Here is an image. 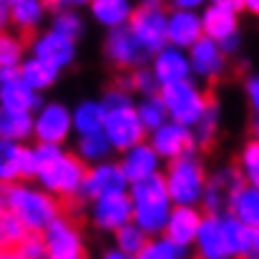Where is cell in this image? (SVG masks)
I'll use <instances>...</instances> for the list:
<instances>
[{"label": "cell", "mask_w": 259, "mask_h": 259, "mask_svg": "<svg viewBox=\"0 0 259 259\" xmlns=\"http://www.w3.org/2000/svg\"><path fill=\"white\" fill-rule=\"evenodd\" d=\"M18 78V71L15 68H0V88L8 86L10 81H15Z\"/></svg>", "instance_id": "c3c4849f"}, {"label": "cell", "mask_w": 259, "mask_h": 259, "mask_svg": "<svg viewBox=\"0 0 259 259\" xmlns=\"http://www.w3.org/2000/svg\"><path fill=\"white\" fill-rule=\"evenodd\" d=\"M101 259H131L128 254H123L121 249H116V247H108V249H103V254Z\"/></svg>", "instance_id": "681fc988"}, {"label": "cell", "mask_w": 259, "mask_h": 259, "mask_svg": "<svg viewBox=\"0 0 259 259\" xmlns=\"http://www.w3.org/2000/svg\"><path fill=\"white\" fill-rule=\"evenodd\" d=\"M18 254L23 259H51L48 249H46V242L40 234H28L23 239V244L18 247Z\"/></svg>", "instance_id": "7bdbcfd3"}, {"label": "cell", "mask_w": 259, "mask_h": 259, "mask_svg": "<svg viewBox=\"0 0 259 259\" xmlns=\"http://www.w3.org/2000/svg\"><path fill=\"white\" fill-rule=\"evenodd\" d=\"M71 121H73V134L81 136H93L103 134V121H106V108L101 98H83L71 108Z\"/></svg>", "instance_id": "4316f807"}, {"label": "cell", "mask_w": 259, "mask_h": 259, "mask_svg": "<svg viewBox=\"0 0 259 259\" xmlns=\"http://www.w3.org/2000/svg\"><path fill=\"white\" fill-rule=\"evenodd\" d=\"M5 209L23 224L28 234H43L63 214L61 201L51 196L46 189H40L35 181L10 184V196Z\"/></svg>", "instance_id": "7a4b0ae2"}, {"label": "cell", "mask_w": 259, "mask_h": 259, "mask_svg": "<svg viewBox=\"0 0 259 259\" xmlns=\"http://www.w3.org/2000/svg\"><path fill=\"white\" fill-rule=\"evenodd\" d=\"M242 5H244V10H247V13L259 15V0H242Z\"/></svg>", "instance_id": "816d5d0a"}, {"label": "cell", "mask_w": 259, "mask_h": 259, "mask_svg": "<svg viewBox=\"0 0 259 259\" xmlns=\"http://www.w3.org/2000/svg\"><path fill=\"white\" fill-rule=\"evenodd\" d=\"M118 166H121V171L128 181V189L134 184L149 181V179H154V176H159L164 171V161L159 159V154L151 149L149 141H141L134 149L123 151L121 159H118Z\"/></svg>", "instance_id": "ac0fdd59"}, {"label": "cell", "mask_w": 259, "mask_h": 259, "mask_svg": "<svg viewBox=\"0 0 259 259\" xmlns=\"http://www.w3.org/2000/svg\"><path fill=\"white\" fill-rule=\"evenodd\" d=\"M134 3L131 0H91L88 3V13L91 18L106 28V30H118V28H128V20L134 15Z\"/></svg>", "instance_id": "484cf974"}, {"label": "cell", "mask_w": 259, "mask_h": 259, "mask_svg": "<svg viewBox=\"0 0 259 259\" xmlns=\"http://www.w3.org/2000/svg\"><path fill=\"white\" fill-rule=\"evenodd\" d=\"M10 30V0H0V33Z\"/></svg>", "instance_id": "7dc6e473"}, {"label": "cell", "mask_w": 259, "mask_h": 259, "mask_svg": "<svg viewBox=\"0 0 259 259\" xmlns=\"http://www.w3.org/2000/svg\"><path fill=\"white\" fill-rule=\"evenodd\" d=\"M43 106V96L35 93L30 86H25L20 81V76L15 81H10L8 86L0 88V108L5 111H15V113H35Z\"/></svg>", "instance_id": "83f0119b"}, {"label": "cell", "mask_w": 259, "mask_h": 259, "mask_svg": "<svg viewBox=\"0 0 259 259\" xmlns=\"http://www.w3.org/2000/svg\"><path fill=\"white\" fill-rule=\"evenodd\" d=\"M103 136L108 139V144H111V149H113L116 154H123V151L134 149L136 144L146 141V131H144L141 121H139L136 106L106 111Z\"/></svg>", "instance_id": "9c48e42d"}, {"label": "cell", "mask_w": 259, "mask_h": 259, "mask_svg": "<svg viewBox=\"0 0 259 259\" xmlns=\"http://www.w3.org/2000/svg\"><path fill=\"white\" fill-rule=\"evenodd\" d=\"M128 191V181L121 171L118 161H103L96 166H88L86 179H83V189H81V199L93 204L103 196H113V194H126Z\"/></svg>", "instance_id": "7c38bea8"}, {"label": "cell", "mask_w": 259, "mask_h": 259, "mask_svg": "<svg viewBox=\"0 0 259 259\" xmlns=\"http://www.w3.org/2000/svg\"><path fill=\"white\" fill-rule=\"evenodd\" d=\"M244 10L242 0H211L201 8V30L204 38L222 43L239 33V13Z\"/></svg>", "instance_id": "30bf717a"}, {"label": "cell", "mask_w": 259, "mask_h": 259, "mask_svg": "<svg viewBox=\"0 0 259 259\" xmlns=\"http://www.w3.org/2000/svg\"><path fill=\"white\" fill-rule=\"evenodd\" d=\"M149 68L156 78L159 88L174 86V83H181V81H191V63H189V53L186 51H179V48H161L156 56H151L149 61Z\"/></svg>", "instance_id": "ffe728a7"}, {"label": "cell", "mask_w": 259, "mask_h": 259, "mask_svg": "<svg viewBox=\"0 0 259 259\" xmlns=\"http://www.w3.org/2000/svg\"><path fill=\"white\" fill-rule=\"evenodd\" d=\"M73 154L86 164V166H96V164H103V161H111V144L103 134H93V136H81L76 139V146H73Z\"/></svg>", "instance_id": "d6a6232c"}, {"label": "cell", "mask_w": 259, "mask_h": 259, "mask_svg": "<svg viewBox=\"0 0 259 259\" xmlns=\"http://www.w3.org/2000/svg\"><path fill=\"white\" fill-rule=\"evenodd\" d=\"M159 96L166 106L169 121L179 123V126H186V128H194L199 123V118L204 116V111L209 108V103H211V96L204 93V88L194 78L161 88Z\"/></svg>", "instance_id": "8992f818"}, {"label": "cell", "mask_w": 259, "mask_h": 259, "mask_svg": "<svg viewBox=\"0 0 259 259\" xmlns=\"http://www.w3.org/2000/svg\"><path fill=\"white\" fill-rule=\"evenodd\" d=\"M227 214L234 217L237 222H242L244 227L257 229L259 227V189L244 184V186L229 199Z\"/></svg>", "instance_id": "4dcf8cb0"}, {"label": "cell", "mask_w": 259, "mask_h": 259, "mask_svg": "<svg viewBox=\"0 0 259 259\" xmlns=\"http://www.w3.org/2000/svg\"><path fill=\"white\" fill-rule=\"evenodd\" d=\"M146 141L151 144V149L159 154L161 161H176L186 154H196V141H194V134L191 128L186 126H179V123H164L161 128H156L154 134L146 136Z\"/></svg>", "instance_id": "e0dca14e"}, {"label": "cell", "mask_w": 259, "mask_h": 259, "mask_svg": "<svg viewBox=\"0 0 259 259\" xmlns=\"http://www.w3.org/2000/svg\"><path fill=\"white\" fill-rule=\"evenodd\" d=\"M222 224H224V237H227V247H229L232 259L254 257V229L244 227L242 222H237L229 214H222Z\"/></svg>", "instance_id": "f1b7e54d"}, {"label": "cell", "mask_w": 259, "mask_h": 259, "mask_svg": "<svg viewBox=\"0 0 259 259\" xmlns=\"http://www.w3.org/2000/svg\"><path fill=\"white\" fill-rule=\"evenodd\" d=\"M146 242H149V237L131 222V224H126L123 229H118L116 234H113V247L116 249H121L123 254H128V257L134 259L144 247H146Z\"/></svg>", "instance_id": "74e56055"}, {"label": "cell", "mask_w": 259, "mask_h": 259, "mask_svg": "<svg viewBox=\"0 0 259 259\" xmlns=\"http://www.w3.org/2000/svg\"><path fill=\"white\" fill-rule=\"evenodd\" d=\"M166 25H169V5L159 0H144L134 8V15L128 20L131 35L139 40V46L146 51V56H156L161 48L169 46L166 40Z\"/></svg>", "instance_id": "5b68a950"}, {"label": "cell", "mask_w": 259, "mask_h": 259, "mask_svg": "<svg viewBox=\"0 0 259 259\" xmlns=\"http://www.w3.org/2000/svg\"><path fill=\"white\" fill-rule=\"evenodd\" d=\"M18 76H20V81H23L25 86H30L35 93H40V96H43V91H48V88H53L56 83H58L61 71H58V68H53V66H48V63H46V61H40V58L28 56V58L20 63Z\"/></svg>", "instance_id": "f546056e"}, {"label": "cell", "mask_w": 259, "mask_h": 259, "mask_svg": "<svg viewBox=\"0 0 259 259\" xmlns=\"http://www.w3.org/2000/svg\"><path fill=\"white\" fill-rule=\"evenodd\" d=\"M254 259H257V257H254Z\"/></svg>", "instance_id": "9f6ffc18"}, {"label": "cell", "mask_w": 259, "mask_h": 259, "mask_svg": "<svg viewBox=\"0 0 259 259\" xmlns=\"http://www.w3.org/2000/svg\"><path fill=\"white\" fill-rule=\"evenodd\" d=\"M244 186L242 181V174L237 171V166H222L217 171L209 174V181H206V191H204V199H201V211L204 214H227V206H229V199Z\"/></svg>", "instance_id": "4fadbf2b"}, {"label": "cell", "mask_w": 259, "mask_h": 259, "mask_svg": "<svg viewBox=\"0 0 259 259\" xmlns=\"http://www.w3.org/2000/svg\"><path fill=\"white\" fill-rule=\"evenodd\" d=\"M186 254H189L186 249L171 244L166 237H154V239L146 242V247L134 259H189Z\"/></svg>", "instance_id": "ab89813d"}, {"label": "cell", "mask_w": 259, "mask_h": 259, "mask_svg": "<svg viewBox=\"0 0 259 259\" xmlns=\"http://www.w3.org/2000/svg\"><path fill=\"white\" fill-rule=\"evenodd\" d=\"M101 103H103V108H106V111H116V108L136 106L134 93H131V91H126V88H121V86H108L106 88V91H103V96H101Z\"/></svg>", "instance_id": "b9f144b4"}, {"label": "cell", "mask_w": 259, "mask_h": 259, "mask_svg": "<svg viewBox=\"0 0 259 259\" xmlns=\"http://www.w3.org/2000/svg\"><path fill=\"white\" fill-rule=\"evenodd\" d=\"M33 154H35V164H38L33 181L40 189H46L58 201L81 199L88 166L73 151H66L63 146H53V144H35Z\"/></svg>", "instance_id": "6da1fadb"}, {"label": "cell", "mask_w": 259, "mask_h": 259, "mask_svg": "<svg viewBox=\"0 0 259 259\" xmlns=\"http://www.w3.org/2000/svg\"><path fill=\"white\" fill-rule=\"evenodd\" d=\"M131 91H134V93H139L141 98H146V96H156V93L161 91L149 66L131 71Z\"/></svg>", "instance_id": "60d3db41"}, {"label": "cell", "mask_w": 259, "mask_h": 259, "mask_svg": "<svg viewBox=\"0 0 259 259\" xmlns=\"http://www.w3.org/2000/svg\"><path fill=\"white\" fill-rule=\"evenodd\" d=\"M40 237L51 259H86L83 232L68 214H61Z\"/></svg>", "instance_id": "ba28073f"}, {"label": "cell", "mask_w": 259, "mask_h": 259, "mask_svg": "<svg viewBox=\"0 0 259 259\" xmlns=\"http://www.w3.org/2000/svg\"><path fill=\"white\" fill-rule=\"evenodd\" d=\"M219 48H222V53L229 58V56H237L239 53V48H242V35L237 33V35H232V38H227V40H222L219 43Z\"/></svg>", "instance_id": "f6af8a7d"}, {"label": "cell", "mask_w": 259, "mask_h": 259, "mask_svg": "<svg viewBox=\"0 0 259 259\" xmlns=\"http://www.w3.org/2000/svg\"><path fill=\"white\" fill-rule=\"evenodd\" d=\"M204 38L201 30V15L191 10H174L169 8V25H166V40L171 48L189 51L194 43Z\"/></svg>", "instance_id": "603a6c76"}, {"label": "cell", "mask_w": 259, "mask_h": 259, "mask_svg": "<svg viewBox=\"0 0 259 259\" xmlns=\"http://www.w3.org/2000/svg\"><path fill=\"white\" fill-rule=\"evenodd\" d=\"M204 211L201 206H174L171 217L166 222V229L161 237H166L171 244L181 247V249H191L196 237H199V229L204 224Z\"/></svg>", "instance_id": "44dd1931"}, {"label": "cell", "mask_w": 259, "mask_h": 259, "mask_svg": "<svg viewBox=\"0 0 259 259\" xmlns=\"http://www.w3.org/2000/svg\"><path fill=\"white\" fill-rule=\"evenodd\" d=\"M161 176L174 206H201L209 171L199 154H186L176 161H169Z\"/></svg>", "instance_id": "277c9868"}, {"label": "cell", "mask_w": 259, "mask_h": 259, "mask_svg": "<svg viewBox=\"0 0 259 259\" xmlns=\"http://www.w3.org/2000/svg\"><path fill=\"white\" fill-rule=\"evenodd\" d=\"M0 259H23L18 249H0Z\"/></svg>", "instance_id": "f5cc1de1"}, {"label": "cell", "mask_w": 259, "mask_h": 259, "mask_svg": "<svg viewBox=\"0 0 259 259\" xmlns=\"http://www.w3.org/2000/svg\"><path fill=\"white\" fill-rule=\"evenodd\" d=\"M35 171H38V164H35L33 146L0 139V184L33 181Z\"/></svg>", "instance_id": "5bb4252c"}, {"label": "cell", "mask_w": 259, "mask_h": 259, "mask_svg": "<svg viewBox=\"0 0 259 259\" xmlns=\"http://www.w3.org/2000/svg\"><path fill=\"white\" fill-rule=\"evenodd\" d=\"M28 53H30L33 58H40V61H46L48 66L63 71V68L73 66V61H76V40L63 38V35L53 33L51 28H46V30H40L38 35L30 38Z\"/></svg>", "instance_id": "2e32d148"}, {"label": "cell", "mask_w": 259, "mask_h": 259, "mask_svg": "<svg viewBox=\"0 0 259 259\" xmlns=\"http://www.w3.org/2000/svg\"><path fill=\"white\" fill-rule=\"evenodd\" d=\"M237 171L242 174V181L247 186H254L259 189V141L249 139L242 151H239V159H237Z\"/></svg>", "instance_id": "8d00e7d4"}, {"label": "cell", "mask_w": 259, "mask_h": 259, "mask_svg": "<svg viewBox=\"0 0 259 259\" xmlns=\"http://www.w3.org/2000/svg\"><path fill=\"white\" fill-rule=\"evenodd\" d=\"M103 56L111 66L121 68V71H136L144 68L151 58L146 56V51L139 46V40L131 35L128 28H118V30H108L103 38Z\"/></svg>", "instance_id": "8fae6325"}, {"label": "cell", "mask_w": 259, "mask_h": 259, "mask_svg": "<svg viewBox=\"0 0 259 259\" xmlns=\"http://www.w3.org/2000/svg\"><path fill=\"white\" fill-rule=\"evenodd\" d=\"M131 204H134V224L149 237H161L166 229V222L174 211V201L166 191L164 176H154L149 181L134 184L128 189Z\"/></svg>", "instance_id": "3957f363"}, {"label": "cell", "mask_w": 259, "mask_h": 259, "mask_svg": "<svg viewBox=\"0 0 259 259\" xmlns=\"http://www.w3.org/2000/svg\"><path fill=\"white\" fill-rule=\"evenodd\" d=\"M244 96H247V103L254 111V116H259V73H249L244 78Z\"/></svg>", "instance_id": "ee69618b"}, {"label": "cell", "mask_w": 259, "mask_h": 259, "mask_svg": "<svg viewBox=\"0 0 259 259\" xmlns=\"http://www.w3.org/2000/svg\"><path fill=\"white\" fill-rule=\"evenodd\" d=\"M189 63H191V76L201 78V81H219L227 73L229 58L222 53L219 43H214L211 38H201L199 43H194L189 51Z\"/></svg>", "instance_id": "d6986e66"}, {"label": "cell", "mask_w": 259, "mask_h": 259, "mask_svg": "<svg viewBox=\"0 0 259 259\" xmlns=\"http://www.w3.org/2000/svg\"><path fill=\"white\" fill-rule=\"evenodd\" d=\"M48 13V3L43 0H10V25L18 35H38Z\"/></svg>", "instance_id": "d4e9b609"}, {"label": "cell", "mask_w": 259, "mask_h": 259, "mask_svg": "<svg viewBox=\"0 0 259 259\" xmlns=\"http://www.w3.org/2000/svg\"><path fill=\"white\" fill-rule=\"evenodd\" d=\"M249 131H252V139H254V141H259V116H254V118H252Z\"/></svg>", "instance_id": "db71d44e"}, {"label": "cell", "mask_w": 259, "mask_h": 259, "mask_svg": "<svg viewBox=\"0 0 259 259\" xmlns=\"http://www.w3.org/2000/svg\"><path fill=\"white\" fill-rule=\"evenodd\" d=\"M73 134L71 108L63 101H43V106L33 113V139L35 144L63 146Z\"/></svg>", "instance_id": "52a82bcc"}, {"label": "cell", "mask_w": 259, "mask_h": 259, "mask_svg": "<svg viewBox=\"0 0 259 259\" xmlns=\"http://www.w3.org/2000/svg\"><path fill=\"white\" fill-rule=\"evenodd\" d=\"M33 136V116L30 113H15L0 108V139L13 144H25Z\"/></svg>", "instance_id": "1f68e13d"}, {"label": "cell", "mask_w": 259, "mask_h": 259, "mask_svg": "<svg viewBox=\"0 0 259 259\" xmlns=\"http://www.w3.org/2000/svg\"><path fill=\"white\" fill-rule=\"evenodd\" d=\"M25 237L28 232L23 229V224L8 209H0V249H18Z\"/></svg>", "instance_id": "f35d334b"}, {"label": "cell", "mask_w": 259, "mask_h": 259, "mask_svg": "<svg viewBox=\"0 0 259 259\" xmlns=\"http://www.w3.org/2000/svg\"><path fill=\"white\" fill-rule=\"evenodd\" d=\"M204 5L206 3H199V0H174V3H169V8H174V10H191V13H201Z\"/></svg>", "instance_id": "bcb514c9"}, {"label": "cell", "mask_w": 259, "mask_h": 259, "mask_svg": "<svg viewBox=\"0 0 259 259\" xmlns=\"http://www.w3.org/2000/svg\"><path fill=\"white\" fill-rule=\"evenodd\" d=\"M136 113H139V121L149 134H154L156 128H161L164 123H169V113H166V106L161 101V96H146V98H139L136 101Z\"/></svg>", "instance_id": "836d02e7"}, {"label": "cell", "mask_w": 259, "mask_h": 259, "mask_svg": "<svg viewBox=\"0 0 259 259\" xmlns=\"http://www.w3.org/2000/svg\"><path fill=\"white\" fill-rule=\"evenodd\" d=\"M91 222L98 232H106V234H116L118 229L131 224L134 222V204H131L128 191L93 201L91 204Z\"/></svg>", "instance_id": "9a60e30c"}, {"label": "cell", "mask_w": 259, "mask_h": 259, "mask_svg": "<svg viewBox=\"0 0 259 259\" xmlns=\"http://www.w3.org/2000/svg\"><path fill=\"white\" fill-rule=\"evenodd\" d=\"M81 8H88V3H81V0H56V3H48L51 30L63 35V38L78 40L86 33V18H83Z\"/></svg>", "instance_id": "7402d4cb"}, {"label": "cell", "mask_w": 259, "mask_h": 259, "mask_svg": "<svg viewBox=\"0 0 259 259\" xmlns=\"http://www.w3.org/2000/svg\"><path fill=\"white\" fill-rule=\"evenodd\" d=\"M8 196H10V184H0V209H5Z\"/></svg>", "instance_id": "f907efd6"}, {"label": "cell", "mask_w": 259, "mask_h": 259, "mask_svg": "<svg viewBox=\"0 0 259 259\" xmlns=\"http://www.w3.org/2000/svg\"><path fill=\"white\" fill-rule=\"evenodd\" d=\"M28 58V43L15 30L0 33V68H20V63Z\"/></svg>", "instance_id": "e575fe53"}, {"label": "cell", "mask_w": 259, "mask_h": 259, "mask_svg": "<svg viewBox=\"0 0 259 259\" xmlns=\"http://www.w3.org/2000/svg\"><path fill=\"white\" fill-rule=\"evenodd\" d=\"M219 123H222V108H219V103L211 98L209 108L204 111V116L199 118V123L191 128L194 141H196V149H206V146L214 144V139H217V134H219Z\"/></svg>", "instance_id": "d590c367"}, {"label": "cell", "mask_w": 259, "mask_h": 259, "mask_svg": "<svg viewBox=\"0 0 259 259\" xmlns=\"http://www.w3.org/2000/svg\"><path fill=\"white\" fill-rule=\"evenodd\" d=\"M254 257L259 259V227L254 229ZM254 257H252V259H254Z\"/></svg>", "instance_id": "11a10c76"}, {"label": "cell", "mask_w": 259, "mask_h": 259, "mask_svg": "<svg viewBox=\"0 0 259 259\" xmlns=\"http://www.w3.org/2000/svg\"><path fill=\"white\" fill-rule=\"evenodd\" d=\"M194 254H196L194 259H232L229 247H227V237H224L222 217H217V214L204 217V224L194 242Z\"/></svg>", "instance_id": "cb8c5ba5"}]
</instances>
